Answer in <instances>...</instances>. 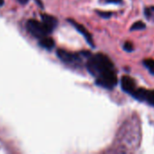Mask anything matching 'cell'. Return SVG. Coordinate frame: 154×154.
Masks as SVG:
<instances>
[{"label":"cell","mask_w":154,"mask_h":154,"mask_svg":"<svg viewBox=\"0 0 154 154\" xmlns=\"http://www.w3.org/2000/svg\"><path fill=\"white\" fill-rule=\"evenodd\" d=\"M131 97L139 102L145 103L151 106H154V89L137 88Z\"/></svg>","instance_id":"obj_4"},{"label":"cell","mask_w":154,"mask_h":154,"mask_svg":"<svg viewBox=\"0 0 154 154\" xmlns=\"http://www.w3.org/2000/svg\"><path fill=\"white\" fill-rule=\"evenodd\" d=\"M67 22L70 23V24L75 28V30L83 35V37L85 39L86 42L88 43V45H90L92 48H95V43L93 42V35L91 34V32L82 24V23H77L75 20L72 19V18H68L67 19Z\"/></svg>","instance_id":"obj_5"},{"label":"cell","mask_w":154,"mask_h":154,"mask_svg":"<svg viewBox=\"0 0 154 154\" xmlns=\"http://www.w3.org/2000/svg\"><path fill=\"white\" fill-rule=\"evenodd\" d=\"M105 4H114V5H123V0H102Z\"/></svg>","instance_id":"obj_14"},{"label":"cell","mask_w":154,"mask_h":154,"mask_svg":"<svg viewBox=\"0 0 154 154\" xmlns=\"http://www.w3.org/2000/svg\"><path fill=\"white\" fill-rule=\"evenodd\" d=\"M18 2L21 4V5H25L29 2V0H18Z\"/></svg>","instance_id":"obj_15"},{"label":"cell","mask_w":154,"mask_h":154,"mask_svg":"<svg viewBox=\"0 0 154 154\" xmlns=\"http://www.w3.org/2000/svg\"><path fill=\"white\" fill-rule=\"evenodd\" d=\"M143 64L148 69L150 74L154 76V60H152V59H144L143 60Z\"/></svg>","instance_id":"obj_9"},{"label":"cell","mask_w":154,"mask_h":154,"mask_svg":"<svg viewBox=\"0 0 154 154\" xmlns=\"http://www.w3.org/2000/svg\"><path fill=\"white\" fill-rule=\"evenodd\" d=\"M25 26L29 33L38 40L45 36H48L49 34L52 33V32L48 29V27L43 22H39L35 19L28 20L26 22Z\"/></svg>","instance_id":"obj_3"},{"label":"cell","mask_w":154,"mask_h":154,"mask_svg":"<svg viewBox=\"0 0 154 154\" xmlns=\"http://www.w3.org/2000/svg\"><path fill=\"white\" fill-rule=\"evenodd\" d=\"M144 15L147 20H152L154 16V6L151 7H146L144 9Z\"/></svg>","instance_id":"obj_11"},{"label":"cell","mask_w":154,"mask_h":154,"mask_svg":"<svg viewBox=\"0 0 154 154\" xmlns=\"http://www.w3.org/2000/svg\"><path fill=\"white\" fill-rule=\"evenodd\" d=\"M95 12L101 18H104V19H109L113 14V13H112V12H104V11H101V10H96Z\"/></svg>","instance_id":"obj_12"},{"label":"cell","mask_w":154,"mask_h":154,"mask_svg":"<svg viewBox=\"0 0 154 154\" xmlns=\"http://www.w3.org/2000/svg\"><path fill=\"white\" fill-rule=\"evenodd\" d=\"M123 50L127 52H133L134 51V45L131 42H125L123 43Z\"/></svg>","instance_id":"obj_13"},{"label":"cell","mask_w":154,"mask_h":154,"mask_svg":"<svg viewBox=\"0 0 154 154\" xmlns=\"http://www.w3.org/2000/svg\"><path fill=\"white\" fill-rule=\"evenodd\" d=\"M38 45L46 51H52L55 46V42L54 41L53 38H51L49 36H45L39 40Z\"/></svg>","instance_id":"obj_8"},{"label":"cell","mask_w":154,"mask_h":154,"mask_svg":"<svg viewBox=\"0 0 154 154\" xmlns=\"http://www.w3.org/2000/svg\"><path fill=\"white\" fill-rule=\"evenodd\" d=\"M5 4V1L4 0H0V6H3Z\"/></svg>","instance_id":"obj_16"},{"label":"cell","mask_w":154,"mask_h":154,"mask_svg":"<svg viewBox=\"0 0 154 154\" xmlns=\"http://www.w3.org/2000/svg\"><path fill=\"white\" fill-rule=\"evenodd\" d=\"M92 54L89 51H81L77 52H72L64 49H58L56 51V56L65 65L74 69H82L85 66L87 59Z\"/></svg>","instance_id":"obj_2"},{"label":"cell","mask_w":154,"mask_h":154,"mask_svg":"<svg viewBox=\"0 0 154 154\" xmlns=\"http://www.w3.org/2000/svg\"><path fill=\"white\" fill-rule=\"evenodd\" d=\"M89 74L94 78V83L99 88L113 90L118 84L117 70L113 60L104 53L91 54L85 63Z\"/></svg>","instance_id":"obj_1"},{"label":"cell","mask_w":154,"mask_h":154,"mask_svg":"<svg viewBox=\"0 0 154 154\" xmlns=\"http://www.w3.org/2000/svg\"><path fill=\"white\" fill-rule=\"evenodd\" d=\"M41 19H42V22L48 27V29L52 32L55 30V28L58 25V20L54 15H51L48 14H42Z\"/></svg>","instance_id":"obj_7"},{"label":"cell","mask_w":154,"mask_h":154,"mask_svg":"<svg viewBox=\"0 0 154 154\" xmlns=\"http://www.w3.org/2000/svg\"><path fill=\"white\" fill-rule=\"evenodd\" d=\"M146 28V24L143 22V21H137L135 23H133V25L130 28L131 32H134V31H142L144 30Z\"/></svg>","instance_id":"obj_10"},{"label":"cell","mask_w":154,"mask_h":154,"mask_svg":"<svg viewBox=\"0 0 154 154\" xmlns=\"http://www.w3.org/2000/svg\"><path fill=\"white\" fill-rule=\"evenodd\" d=\"M120 83H121V88H122L123 91L130 96H132V94L137 88L136 81L129 76H123L121 78Z\"/></svg>","instance_id":"obj_6"}]
</instances>
